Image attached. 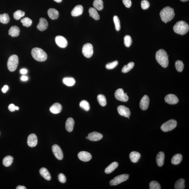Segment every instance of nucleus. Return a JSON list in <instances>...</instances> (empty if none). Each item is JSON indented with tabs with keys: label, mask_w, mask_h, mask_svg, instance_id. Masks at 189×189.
Returning <instances> with one entry per match:
<instances>
[{
	"label": "nucleus",
	"mask_w": 189,
	"mask_h": 189,
	"mask_svg": "<svg viewBox=\"0 0 189 189\" xmlns=\"http://www.w3.org/2000/svg\"><path fill=\"white\" fill-rule=\"evenodd\" d=\"M124 44L125 46L129 47L132 45V38L129 35L125 36L124 39Z\"/></svg>",
	"instance_id": "40"
},
{
	"label": "nucleus",
	"mask_w": 189,
	"mask_h": 189,
	"mask_svg": "<svg viewBox=\"0 0 189 189\" xmlns=\"http://www.w3.org/2000/svg\"><path fill=\"white\" fill-rule=\"evenodd\" d=\"M165 101L170 104H175L179 102V99L174 94H169L166 96L165 98Z\"/></svg>",
	"instance_id": "15"
},
{
	"label": "nucleus",
	"mask_w": 189,
	"mask_h": 189,
	"mask_svg": "<svg viewBox=\"0 0 189 189\" xmlns=\"http://www.w3.org/2000/svg\"><path fill=\"white\" fill-rule=\"evenodd\" d=\"M58 179L59 181L62 183H65L66 181V178L65 175L62 173L60 174L59 175Z\"/></svg>",
	"instance_id": "46"
},
{
	"label": "nucleus",
	"mask_w": 189,
	"mask_h": 189,
	"mask_svg": "<svg viewBox=\"0 0 189 189\" xmlns=\"http://www.w3.org/2000/svg\"><path fill=\"white\" fill-rule=\"evenodd\" d=\"M19 63V59L16 55H13L10 56L7 61V67L11 71H16Z\"/></svg>",
	"instance_id": "5"
},
{
	"label": "nucleus",
	"mask_w": 189,
	"mask_h": 189,
	"mask_svg": "<svg viewBox=\"0 0 189 189\" xmlns=\"http://www.w3.org/2000/svg\"><path fill=\"white\" fill-rule=\"evenodd\" d=\"M135 63L133 62H130L127 65H125L122 69V72L124 73L128 72L133 68Z\"/></svg>",
	"instance_id": "35"
},
{
	"label": "nucleus",
	"mask_w": 189,
	"mask_h": 189,
	"mask_svg": "<svg viewBox=\"0 0 189 189\" xmlns=\"http://www.w3.org/2000/svg\"><path fill=\"white\" fill-rule=\"evenodd\" d=\"M180 1H182V2H185V1H188L189 0H180Z\"/></svg>",
	"instance_id": "55"
},
{
	"label": "nucleus",
	"mask_w": 189,
	"mask_h": 189,
	"mask_svg": "<svg viewBox=\"0 0 189 189\" xmlns=\"http://www.w3.org/2000/svg\"><path fill=\"white\" fill-rule=\"evenodd\" d=\"M78 157L81 161L87 162L91 159L92 156L90 153L86 151H81L79 152L78 154Z\"/></svg>",
	"instance_id": "16"
},
{
	"label": "nucleus",
	"mask_w": 189,
	"mask_h": 189,
	"mask_svg": "<svg viewBox=\"0 0 189 189\" xmlns=\"http://www.w3.org/2000/svg\"><path fill=\"white\" fill-rule=\"evenodd\" d=\"M8 86H7V85H5V86H4L2 88L1 91H2L3 93H5L7 92V91H8Z\"/></svg>",
	"instance_id": "49"
},
{
	"label": "nucleus",
	"mask_w": 189,
	"mask_h": 189,
	"mask_svg": "<svg viewBox=\"0 0 189 189\" xmlns=\"http://www.w3.org/2000/svg\"><path fill=\"white\" fill-rule=\"evenodd\" d=\"M86 139H88V136L86 137Z\"/></svg>",
	"instance_id": "56"
},
{
	"label": "nucleus",
	"mask_w": 189,
	"mask_h": 189,
	"mask_svg": "<svg viewBox=\"0 0 189 189\" xmlns=\"http://www.w3.org/2000/svg\"><path fill=\"white\" fill-rule=\"evenodd\" d=\"M63 83L66 86L71 87L75 84V80L73 77H65L62 80Z\"/></svg>",
	"instance_id": "28"
},
{
	"label": "nucleus",
	"mask_w": 189,
	"mask_h": 189,
	"mask_svg": "<svg viewBox=\"0 0 189 189\" xmlns=\"http://www.w3.org/2000/svg\"><path fill=\"white\" fill-rule=\"evenodd\" d=\"M177 122L176 120H170L163 124L161 126V129L164 132H168L175 128L177 126Z\"/></svg>",
	"instance_id": "6"
},
{
	"label": "nucleus",
	"mask_w": 189,
	"mask_h": 189,
	"mask_svg": "<svg viewBox=\"0 0 189 189\" xmlns=\"http://www.w3.org/2000/svg\"><path fill=\"white\" fill-rule=\"evenodd\" d=\"M10 21V18L8 14L4 13L0 15V22L4 24L8 23Z\"/></svg>",
	"instance_id": "34"
},
{
	"label": "nucleus",
	"mask_w": 189,
	"mask_h": 189,
	"mask_svg": "<svg viewBox=\"0 0 189 189\" xmlns=\"http://www.w3.org/2000/svg\"><path fill=\"white\" fill-rule=\"evenodd\" d=\"M174 31L177 34L183 35L186 34L189 30V26L184 21L177 22L173 27Z\"/></svg>",
	"instance_id": "3"
},
{
	"label": "nucleus",
	"mask_w": 189,
	"mask_h": 189,
	"mask_svg": "<svg viewBox=\"0 0 189 189\" xmlns=\"http://www.w3.org/2000/svg\"><path fill=\"white\" fill-rule=\"evenodd\" d=\"M16 110H19V108L17 106H16Z\"/></svg>",
	"instance_id": "54"
},
{
	"label": "nucleus",
	"mask_w": 189,
	"mask_h": 189,
	"mask_svg": "<svg viewBox=\"0 0 189 189\" xmlns=\"http://www.w3.org/2000/svg\"><path fill=\"white\" fill-rule=\"evenodd\" d=\"M118 113L122 116L126 117H130L131 112L129 108L124 106H120L117 108Z\"/></svg>",
	"instance_id": "11"
},
{
	"label": "nucleus",
	"mask_w": 189,
	"mask_h": 189,
	"mask_svg": "<svg viewBox=\"0 0 189 189\" xmlns=\"http://www.w3.org/2000/svg\"><path fill=\"white\" fill-rule=\"evenodd\" d=\"M55 42L56 44L61 48H65L68 45L67 41L63 36H56L55 38Z\"/></svg>",
	"instance_id": "12"
},
{
	"label": "nucleus",
	"mask_w": 189,
	"mask_h": 189,
	"mask_svg": "<svg viewBox=\"0 0 189 189\" xmlns=\"http://www.w3.org/2000/svg\"><path fill=\"white\" fill-rule=\"evenodd\" d=\"M182 159V155L180 154H177L174 155L171 160L172 164L178 165L180 164Z\"/></svg>",
	"instance_id": "30"
},
{
	"label": "nucleus",
	"mask_w": 189,
	"mask_h": 189,
	"mask_svg": "<svg viewBox=\"0 0 189 189\" xmlns=\"http://www.w3.org/2000/svg\"><path fill=\"white\" fill-rule=\"evenodd\" d=\"M114 21L115 24L116 30L119 31L120 29V24L119 18L118 16H115L114 17Z\"/></svg>",
	"instance_id": "43"
},
{
	"label": "nucleus",
	"mask_w": 189,
	"mask_h": 189,
	"mask_svg": "<svg viewBox=\"0 0 189 189\" xmlns=\"http://www.w3.org/2000/svg\"><path fill=\"white\" fill-rule=\"evenodd\" d=\"M21 22L22 23V25L24 26L28 27L30 26L32 23V21L30 18L28 17H26L23 18L21 20Z\"/></svg>",
	"instance_id": "39"
},
{
	"label": "nucleus",
	"mask_w": 189,
	"mask_h": 189,
	"mask_svg": "<svg viewBox=\"0 0 189 189\" xmlns=\"http://www.w3.org/2000/svg\"><path fill=\"white\" fill-rule=\"evenodd\" d=\"M80 106L81 108L85 111H88L90 109V105L89 103L86 100H83L80 102Z\"/></svg>",
	"instance_id": "41"
},
{
	"label": "nucleus",
	"mask_w": 189,
	"mask_h": 189,
	"mask_svg": "<svg viewBox=\"0 0 189 189\" xmlns=\"http://www.w3.org/2000/svg\"><path fill=\"white\" fill-rule=\"evenodd\" d=\"M160 16L163 22L165 23L170 22L175 16L174 10L170 7H164L160 13Z\"/></svg>",
	"instance_id": "1"
},
{
	"label": "nucleus",
	"mask_w": 189,
	"mask_h": 189,
	"mask_svg": "<svg viewBox=\"0 0 189 189\" xmlns=\"http://www.w3.org/2000/svg\"><path fill=\"white\" fill-rule=\"evenodd\" d=\"M124 5L127 8H130L132 5V2L131 0H122Z\"/></svg>",
	"instance_id": "47"
},
{
	"label": "nucleus",
	"mask_w": 189,
	"mask_h": 189,
	"mask_svg": "<svg viewBox=\"0 0 189 189\" xmlns=\"http://www.w3.org/2000/svg\"><path fill=\"white\" fill-rule=\"evenodd\" d=\"M90 16L95 20H98L100 18V15L95 8L91 7L89 10Z\"/></svg>",
	"instance_id": "29"
},
{
	"label": "nucleus",
	"mask_w": 189,
	"mask_h": 189,
	"mask_svg": "<svg viewBox=\"0 0 189 189\" xmlns=\"http://www.w3.org/2000/svg\"><path fill=\"white\" fill-rule=\"evenodd\" d=\"M28 77L25 76H22L21 78V80L22 81H26L28 80Z\"/></svg>",
	"instance_id": "51"
},
{
	"label": "nucleus",
	"mask_w": 189,
	"mask_h": 189,
	"mask_svg": "<svg viewBox=\"0 0 189 189\" xmlns=\"http://www.w3.org/2000/svg\"><path fill=\"white\" fill-rule=\"evenodd\" d=\"M53 154L59 160H61L63 159V155L61 149L57 145H54L52 147Z\"/></svg>",
	"instance_id": "10"
},
{
	"label": "nucleus",
	"mask_w": 189,
	"mask_h": 189,
	"mask_svg": "<svg viewBox=\"0 0 189 189\" xmlns=\"http://www.w3.org/2000/svg\"><path fill=\"white\" fill-rule=\"evenodd\" d=\"M16 189H26V187L23 186L19 185L16 187Z\"/></svg>",
	"instance_id": "52"
},
{
	"label": "nucleus",
	"mask_w": 189,
	"mask_h": 189,
	"mask_svg": "<svg viewBox=\"0 0 189 189\" xmlns=\"http://www.w3.org/2000/svg\"><path fill=\"white\" fill-rule=\"evenodd\" d=\"M62 106L60 104L55 103L50 108V110L52 113L58 114L61 112Z\"/></svg>",
	"instance_id": "20"
},
{
	"label": "nucleus",
	"mask_w": 189,
	"mask_h": 189,
	"mask_svg": "<svg viewBox=\"0 0 189 189\" xmlns=\"http://www.w3.org/2000/svg\"><path fill=\"white\" fill-rule=\"evenodd\" d=\"M185 181L182 178L178 180L175 184L174 187L176 189H183L185 188Z\"/></svg>",
	"instance_id": "31"
},
{
	"label": "nucleus",
	"mask_w": 189,
	"mask_h": 189,
	"mask_svg": "<svg viewBox=\"0 0 189 189\" xmlns=\"http://www.w3.org/2000/svg\"><path fill=\"white\" fill-rule=\"evenodd\" d=\"M88 139L92 141H97L101 140L103 138L102 134L97 132H93L88 134Z\"/></svg>",
	"instance_id": "17"
},
{
	"label": "nucleus",
	"mask_w": 189,
	"mask_h": 189,
	"mask_svg": "<svg viewBox=\"0 0 189 189\" xmlns=\"http://www.w3.org/2000/svg\"><path fill=\"white\" fill-rule=\"evenodd\" d=\"M82 53L85 57L90 58L93 54V47L92 44L90 43L85 44L82 50Z\"/></svg>",
	"instance_id": "8"
},
{
	"label": "nucleus",
	"mask_w": 189,
	"mask_h": 189,
	"mask_svg": "<svg viewBox=\"0 0 189 189\" xmlns=\"http://www.w3.org/2000/svg\"><path fill=\"white\" fill-rule=\"evenodd\" d=\"M25 12L20 10H18L13 13V17L16 20H18L25 16Z\"/></svg>",
	"instance_id": "37"
},
{
	"label": "nucleus",
	"mask_w": 189,
	"mask_h": 189,
	"mask_svg": "<svg viewBox=\"0 0 189 189\" xmlns=\"http://www.w3.org/2000/svg\"><path fill=\"white\" fill-rule=\"evenodd\" d=\"M168 57L167 52L163 49L158 50L155 54V58L157 61L164 68H167L168 66Z\"/></svg>",
	"instance_id": "2"
},
{
	"label": "nucleus",
	"mask_w": 189,
	"mask_h": 189,
	"mask_svg": "<svg viewBox=\"0 0 189 189\" xmlns=\"http://www.w3.org/2000/svg\"><path fill=\"white\" fill-rule=\"evenodd\" d=\"M54 1L57 3H60L62 1V0H54Z\"/></svg>",
	"instance_id": "53"
},
{
	"label": "nucleus",
	"mask_w": 189,
	"mask_h": 189,
	"mask_svg": "<svg viewBox=\"0 0 189 189\" xmlns=\"http://www.w3.org/2000/svg\"><path fill=\"white\" fill-rule=\"evenodd\" d=\"M20 28L16 26H14L11 27L9 30V34L12 37H15L19 36L20 33Z\"/></svg>",
	"instance_id": "22"
},
{
	"label": "nucleus",
	"mask_w": 189,
	"mask_h": 189,
	"mask_svg": "<svg viewBox=\"0 0 189 189\" xmlns=\"http://www.w3.org/2000/svg\"><path fill=\"white\" fill-rule=\"evenodd\" d=\"M115 96L117 100L120 101L126 102L129 100L127 93H125L124 91L121 88H120L116 91Z\"/></svg>",
	"instance_id": "9"
},
{
	"label": "nucleus",
	"mask_w": 189,
	"mask_h": 189,
	"mask_svg": "<svg viewBox=\"0 0 189 189\" xmlns=\"http://www.w3.org/2000/svg\"><path fill=\"white\" fill-rule=\"evenodd\" d=\"M118 164L117 162H113L105 169V173L107 174L112 173L118 167Z\"/></svg>",
	"instance_id": "27"
},
{
	"label": "nucleus",
	"mask_w": 189,
	"mask_h": 189,
	"mask_svg": "<svg viewBox=\"0 0 189 189\" xmlns=\"http://www.w3.org/2000/svg\"><path fill=\"white\" fill-rule=\"evenodd\" d=\"M48 26V23L45 18H40L39 22L37 26V28L39 30L43 31L45 30Z\"/></svg>",
	"instance_id": "18"
},
{
	"label": "nucleus",
	"mask_w": 189,
	"mask_h": 189,
	"mask_svg": "<svg viewBox=\"0 0 189 189\" xmlns=\"http://www.w3.org/2000/svg\"><path fill=\"white\" fill-rule=\"evenodd\" d=\"M20 72L22 74H25L27 73V71L25 69H22L20 70Z\"/></svg>",
	"instance_id": "50"
},
{
	"label": "nucleus",
	"mask_w": 189,
	"mask_h": 189,
	"mask_svg": "<svg viewBox=\"0 0 189 189\" xmlns=\"http://www.w3.org/2000/svg\"><path fill=\"white\" fill-rule=\"evenodd\" d=\"M27 144L30 147H34L38 143L37 136L35 134H30L28 137L27 141Z\"/></svg>",
	"instance_id": "13"
},
{
	"label": "nucleus",
	"mask_w": 189,
	"mask_h": 189,
	"mask_svg": "<svg viewBox=\"0 0 189 189\" xmlns=\"http://www.w3.org/2000/svg\"><path fill=\"white\" fill-rule=\"evenodd\" d=\"M118 61H115L111 63L107 64L106 65V69H114L118 65Z\"/></svg>",
	"instance_id": "44"
},
{
	"label": "nucleus",
	"mask_w": 189,
	"mask_h": 189,
	"mask_svg": "<svg viewBox=\"0 0 189 189\" xmlns=\"http://www.w3.org/2000/svg\"><path fill=\"white\" fill-rule=\"evenodd\" d=\"M129 157L132 162L136 163L138 162L141 157V155L138 152L133 151L131 152Z\"/></svg>",
	"instance_id": "26"
},
{
	"label": "nucleus",
	"mask_w": 189,
	"mask_h": 189,
	"mask_svg": "<svg viewBox=\"0 0 189 189\" xmlns=\"http://www.w3.org/2000/svg\"><path fill=\"white\" fill-rule=\"evenodd\" d=\"M83 8L81 5L76 6L71 11V15L73 17H77L81 15L83 13Z\"/></svg>",
	"instance_id": "19"
},
{
	"label": "nucleus",
	"mask_w": 189,
	"mask_h": 189,
	"mask_svg": "<svg viewBox=\"0 0 189 189\" xmlns=\"http://www.w3.org/2000/svg\"><path fill=\"white\" fill-rule=\"evenodd\" d=\"M165 154L164 152H160L156 157V162L157 165L159 167H162L164 164Z\"/></svg>",
	"instance_id": "24"
},
{
	"label": "nucleus",
	"mask_w": 189,
	"mask_h": 189,
	"mask_svg": "<svg viewBox=\"0 0 189 189\" xmlns=\"http://www.w3.org/2000/svg\"><path fill=\"white\" fill-rule=\"evenodd\" d=\"M175 67L179 72H181L184 69V65L183 62L180 60L176 61L175 62Z\"/></svg>",
	"instance_id": "38"
},
{
	"label": "nucleus",
	"mask_w": 189,
	"mask_h": 189,
	"mask_svg": "<svg viewBox=\"0 0 189 189\" xmlns=\"http://www.w3.org/2000/svg\"><path fill=\"white\" fill-rule=\"evenodd\" d=\"M74 120L72 118H69L65 122V129L69 132H72L74 126Z\"/></svg>",
	"instance_id": "21"
},
{
	"label": "nucleus",
	"mask_w": 189,
	"mask_h": 189,
	"mask_svg": "<svg viewBox=\"0 0 189 189\" xmlns=\"http://www.w3.org/2000/svg\"><path fill=\"white\" fill-rule=\"evenodd\" d=\"M40 175L46 180L49 181L51 179V176L50 174L46 168L42 167L40 170Z\"/></svg>",
	"instance_id": "25"
},
{
	"label": "nucleus",
	"mask_w": 189,
	"mask_h": 189,
	"mask_svg": "<svg viewBox=\"0 0 189 189\" xmlns=\"http://www.w3.org/2000/svg\"><path fill=\"white\" fill-rule=\"evenodd\" d=\"M129 175L126 174L116 176L110 181L109 183L110 184L111 186L118 185V184L127 180L129 179Z\"/></svg>",
	"instance_id": "7"
},
{
	"label": "nucleus",
	"mask_w": 189,
	"mask_h": 189,
	"mask_svg": "<svg viewBox=\"0 0 189 189\" xmlns=\"http://www.w3.org/2000/svg\"><path fill=\"white\" fill-rule=\"evenodd\" d=\"M149 103L150 99L148 96L145 95L140 102V107L142 110H146L149 107Z\"/></svg>",
	"instance_id": "14"
},
{
	"label": "nucleus",
	"mask_w": 189,
	"mask_h": 189,
	"mask_svg": "<svg viewBox=\"0 0 189 189\" xmlns=\"http://www.w3.org/2000/svg\"><path fill=\"white\" fill-rule=\"evenodd\" d=\"M13 158L11 156H6L3 160V164L5 167H9L13 163Z\"/></svg>",
	"instance_id": "33"
},
{
	"label": "nucleus",
	"mask_w": 189,
	"mask_h": 189,
	"mask_svg": "<svg viewBox=\"0 0 189 189\" xmlns=\"http://www.w3.org/2000/svg\"><path fill=\"white\" fill-rule=\"evenodd\" d=\"M47 13L49 17L52 19H56L59 17V12L56 9L51 8L48 9Z\"/></svg>",
	"instance_id": "23"
},
{
	"label": "nucleus",
	"mask_w": 189,
	"mask_h": 189,
	"mask_svg": "<svg viewBox=\"0 0 189 189\" xmlns=\"http://www.w3.org/2000/svg\"><path fill=\"white\" fill-rule=\"evenodd\" d=\"M32 56L35 60L39 62H43L46 60L47 56L46 53L42 49L34 48L32 50Z\"/></svg>",
	"instance_id": "4"
},
{
	"label": "nucleus",
	"mask_w": 189,
	"mask_h": 189,
	"mask_svg": "<svg viewBox=\"0 0 189 189\" xmlns=\"http://www.w3.org/2000/svg\"><path fill=\"white\" fill-rule=\"evenodd\" d=\"M94 8L99 11L102 10L103 9V3L102 0H94L93 2Z\"/></svg>",
	"instance_id": "32"
},
{
	"label": "nucleus",
	"mask_w": 189,
	"mask_h": 189,
	"mask_svg": "<svg viewBox=\"0 0 189 189\" xmlns=\"http://www.w3.org/2000/svg\"><path fill=\"white\" fill-rule=\"evenodd\" d=\"M141 7L143 10H146L150 7V3L147 0H143L141 2Z\"/></svg>",
	"instance_id": "45"
},
{
	"label": "nucleus",
	"mask_w": 189,
	"mask_h": 189,
	"mask_svg": "<svg viewBox=\"0 0 189 189\" xmlns=\"http://www.w3.org/2000/svg\"><path fill=\"white\" fill-rule=\"evenodd\" d=\"M97 100L100 104L101 106H104L106 104V97L103 94H100L97 96Z\"/></svg>",
	"instance_id": "36"
},
{
	"label": "nucleus",
	"mask_w": 189,
	"mask_h": 189,
	"mask_svg": "<svg viewBox=\"0 0 189 189\" xmlns=\"http://www.w3.org/2000/svg\"><path fill=\"white\" fill-rule=\"evenodd\" d=\"M16 106L13 104H11L9 105L8 106V109L9 111H10L11 112H15V111L16 110Z\"/></svg>",
	"instance_id": "48"
},
{
	"label": "nucleus",
	"mask_w": 189,
	"mask_h": 189,
	"mask_svg": "<svg viewBox=\"0 0 189 189\" xmlns=\"http://www.w3.org/2000/svg\"><path fill=\"white\" fill-rule=\"evenodd\" d=\"M150 189H161V185L157 181H153L151 182L149 185Z\"/></svg>",
	"instance_id": "42"
}]
</instances>
